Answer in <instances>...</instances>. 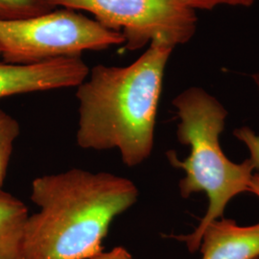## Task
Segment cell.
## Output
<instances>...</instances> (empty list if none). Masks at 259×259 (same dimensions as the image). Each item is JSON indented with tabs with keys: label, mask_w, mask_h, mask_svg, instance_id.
I'll return each mask as SVG.
<instances>
[{
	"label": "cell",
	"mask_w": 259,
	"mask_h": 259,
	"mask_svg": "<svg viewBox=\"0 0 259 259\" xmlns=\"http://www.w3.org/2000/svg\"><path fill=\"white\" fill-rule=\"evenodd\" d=\"M256 259H259V258H256Z\"/></svg>",
	"instance_id": "16"
},
{
	"label": "cell",
	"mask_w": 259,
	"mask_h": 259,
	"mask_svg": "<svg viewBox=\"0 0 259 259\" xmlns=\"http://www.w3.org/2000/svg\"><path fill=\"white\" fill-rule=\"evenodd\" d=\"M90 259H133L131 253L123 247H116L108 252H100Z\"/></svg>",
	"instance_id": "13"
},
{
	"label": "cell",
	"mask_w": 259,
	"mask_h": 259,
	"mask_svg": "<svg viewBox=\"0 0 259 259\" xmlns=\"http://www.w3.org/2000/svg\"><path fill=\"white\" fill-rule=\"evenodd\" d=\"M180 122L179 141L190 147L189 157L179 159L175 152H168L170 163L185 172L179 188L183 198L204 192L208 208L194 232L172 236L185 242L190 252L200 249L205 228L223 217L227 204L235 196L249 192L252 177L250 159L241 163L230 160L221 148L219 138L225 127L228 111L215 97L201 88H190L173 100Z\"/></svg>",
	"instance_id": "3"
},
{
	"label": "cell",
	"mask_w": 259,
	"mask_h": 259,
	"mask_svg": "<svg viewBox=\"0 0 259 259\" xmlns=\"http://www.w3.org/2000/svg\"><path fill=\"white\" fill-rule=\"evenodd\" d=\"M54 8L83 10L104 27L125 38L124 48L139 50L158 41L171 47L185 45L197 27L194 10L180 0H47Z\"/></svg>",
	"instance_id": "5"
},
{
	"label": "cell",
	"mask_w": 259,
	"mask_h": 259,
	"mask_svg": "<svg viewBox=\"0 0 259 259\" xmlns=\"http://www.w3.org/2000/svg\"><path fill=\"white\" fill-rule=\"evenodd\" d=\"M28 217L26 205L0 189V259H21Z\"/></svg>",
	"instance_id": "8"
},
{
	"label": "cell",
	"mask_w": 259,
	"mask_h": 259,
	"mask_svg": "<svg viewBox=\"0 0 259 259\" xmlns=\"http://www.w3.org/2000/svg\"><path fill=\"white\" fill-rule=\"evenodd\" d=\"M124 42L121 33L66 8L29 19L0 20V56L3 62L15 65L81 57L84 51Z\"/></svg>",
	"instance_id": "4"
},
{
	"label": "cell",
	"mask_w": 259,
	"mask_h": 259,
	"mask_svg": "<svg viewBox=\"0 0 259 259\" xmlns=\"http://www.w3.org/2000/svg\"><path fill=\"white\" fill-rule=\"evenodd\" d=\"M20 134V126L16 118L0 110V189L4 184L14 143Z\"/></svg>",
	"instance_id": "9"
},
{
	"label": "cell",
	"mask_w": 259,
	"mask_h": 259,
	"mask_svg": "<svg viewBox=\"0 0 259 259\" xmlns=\"http://www.w3.org/2000/svg\"><path fill=\"white\" fill-rule=\"evenodd\" d=\"M253 80H254V82L256 83L259 91V72L258 73H256V74L253 75Z\"/></svg>",
	"instance_id": "15"
},
{
	"label": "cell",
	"mask_w": 259,
	"mask_h": 259,
	"mask_svg": "<svg viewBox=\"0 0 259 259\" xmlns=\"http://www.w3.org/2000/svg\"><path fill=\"white\" fill-rule=\"evenodd\" d=\"M89 73L90 68L81 57L59 58L32 65L0 62V99L78 87Z\"/></svg>",
	"instance_id": "6"
},
{
	"label": "cell",
	"mask_w": 259,
	"mask_h": 259,
	"mask_svg": "<svg viewBox=\"0 0 259 259\" xmlns=\"http://www.w3.org/2000/svg\"><path fill=\"white\" fill-rule=\"evenodd\" d=\"M257 0H180L187 8L192 10H208L219 5L250 7Z\"/></svg>",
	"instance_id": "12"
},
{
	"label": "cell",
	"mask_w": 259,
	"mask_h": 259,
	"mask_svg": "<svg viewBox=\"0 0 259 259\" xmlns=\"http://www.w3.org/2000/svg\"><path fill=\"white\" fill-rule=\"evenodd\" d=\"M139 189L126 178L73 168L39 177L31 200L21 259H90L103 251L111 222L135 204Z\"/></svg>",
	"instance_id": "1"
},
{
	"label": "cell",
	"mask_w": 259,
	"mask_h": 259,
	"mask_svg": "<svg viewBox=\"0 0 259 259\" xmlns=\"http://www.w3.org/2000/svg\"><path fill=\"white\" fill-rule=\"evenodd\" d=\"M249 192L256 195L259 198V172L252 174L250 183V190Z\"/></svg>",
	"instance_id": "14"
},
{
	"label": "cell",
	"mask_w": 259,
	"mask_h": 259,
	"mask_svg": "<svg viewBox=\"0 0 259 259\" xmlns=\"http://www.w3.org/2000/svg\"><path fill=\"white\" fill-rule=\"evenodd\" d=\"M173 49L154 41L131 65H98L90 70L76 92V140L81 148L117 149L129 167L150 157L163 76Z\"/></svg>",
	"instance_id": "2"
},
{
	"label": "cell",
	"mask_w": 259,
	"mask_h": 259,
	"mask_svg": "<svg viewBox=\"0 0 259 259\" xmlns=\"http://www.w3.org/2000/svg\"><path fill=\"white\" fill-rule=\"evenodd\" d=\"M233 135L249 149L250 155L249 159L254 169H259V136L248 127L235 130Z\"/></svg>",
	"instance_id": "11"
},
{
	"label": "cell",
	"mask_w": 259,
	"mask_h": 259,
	"mask_svg": "<svg viewBox=\"0 0 259 259\" xmlns=\"http://www.w3.org/2000/svg\"><path fill=\"white\" fill-rule=\"evenodd\" d=\"M202 259L259 258V223L240 227L231 219L215 220L204 230Z\"/></svg>",
	"instance_id": "7"
},
{
	"label": "cell",
	"mask_w": 259,
	"mask_h": 259,
	"mask_svg": "<svg viewBox=\"0 0 259 259\" xmlns=\"http://www.w3.org/2000/svg\"><path fill=\"white\" fill-rule=\"evenodd\" d=\"M54 9L47 0H0V20L29 19Z\"/></svg>",
	"instance_id": "10"
}]
</instances>
